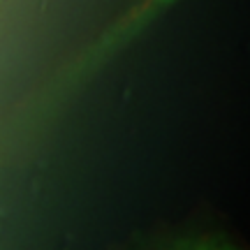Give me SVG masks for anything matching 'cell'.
Listing matches in <instances>:
<instances>
[{
    "instance_id": "6da1fadb",
    "label": "cell",
    "mask_w": 250,
    "mask_h": 250,
    "mask_svg": "<svg viewBox=\"0 0 250 250\" xmlns=\"http://www.w3.org/2000/svg\"><path fill=\"white\" fill-rule=\"evenodd\" d=\"M174 2H179V0H137L132 7L127 9L125 14H121L107 30H102L61 72V77L51 86V100L58 93H62V90H72L77 83L88 79L90 74H95L102 65H107L111 58H116L123 49H127V46L132 44L137 37L144 35L153 26V21H158Z\"/></svg>"
}]
</instances>
